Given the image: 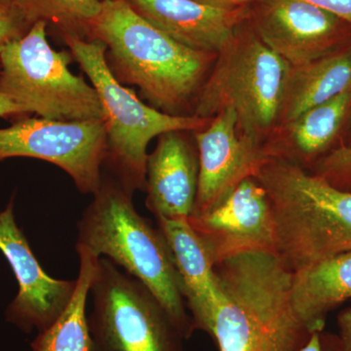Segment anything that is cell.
Instances as JSON below:
<instances>
[{"instance_id":"6da1fadb","label":"cell","mask_w":351,"mask_h":351,"mask_svg":"<svg viewBox=\"0 0 351 351\" xmlns=\"http://www.w3.org/2000/svg\"><path fill=\"white\" fill-rule=\"evenodd\" d=\"M87 40L105 44L108 68L121 84L137 87L151 107L174 117L195 115L218 56L178 43L127 0L103 1Z\"/></svg>"},{"instance_id":"7a4b0ae2","label":"cell","mask_w":351,"mask_h":351,"mask_svg":"<svg viewBox=\"0 0 351 351\" xmlns=\"http://www.w3.org/2000/svg\"><path fill=\"white\" fill-rule=\"evenodd\" d=\"M221 306L206 332L219 351H299L311 338L292 300L294 272L276 253L215 263Z\"/></svg>"},{"instance_id":"3957f363","label":"cell","mask_w":351,"mask_h":351,"mask_svg":"<svg viewBox=\"0 0 351 351\" xmlns=\"http://www.w3.org/2000/svg\"><path fill=\"white\" fill-rule=\"evenodd\" d=\"M77 223L76 245L107 258L151 291L184 339L193 332L181 281L162 232L138 213L133 195L103 172Z\"/></svg>"},{"instance_id":"277c9868","label":"cell","mask_w":351,"mask_h":351,"mask_svg":"<svg viewBox=\"0 0 351 351\" xmlns=\"http://www.w3.org/2000/svg\"><path fill=\"white\" fill-rule=\"evenodd\" d=\"M255 179L271 205L276 254L291 271L351 251V191L280 158H270Z\"/></svg>"},{"instance_id":"5b68a950","label":"cell","mask_w":351,"mask_h":351,"mask_svg":"<svg viewBox=\"0 0 351 351\" xmlns=\"http://www.w3.org/2000/svg\"><path fill=\"white\" fill-rule=\"evenodd\" d=\"M62 38L96 89L103 107L107 134L103 171L132 195L145 191L147 147L152 141L170 131L202 130L212 119L174 117L157 110L113 76L106 60L105 44L75 36Z\"/></svg>"},{"instance_id":"8992f818","label":"cell","mask_w":351,"mask_h":351,"mask_svg":"<svg viewBox=\"0 0 351 351\" xmlns=\"http://www.w3.org/2000/svg\"><path fill=\"white\" fill-rule=\"evenodd\" d=\"M289 68L247 21L218 53L196 101L195 115L213 119L232 110L240 133L265 147L279 124Z\"/></svg>"},{"instance_id":"52a82bcc","label":"cell","mask_w":351,"mask_h":351,"mask_svg":"<svg viewBox=\"0 0 351 351\" xmlns=\"http://www.w3.org/2000/svg\"><path fill=\"white\" fill-rule=\"evenodd\" d=\"M38 22L0 54V93L27 114L60 121L104 120L96 89L69 69L75 58L50 45Z\"/></svg>"},{"instance_id":"ba28073f","label":"cell","mask_w":351,"mask_h":351,"mask_svg":"<svg viewBox=\"0 0 351 351\" xmlns=\"http://www.w3.org/2000/svg\"><path fill=\"white\" fill-rule=\"evenodd\" d=\"M87 316L95 351H184L182 332L144 284L99 258Z\"/></svg>"},{"instance_id":"9c48e42d","label":"cell","mask_w":351,"mask_h":351,"mask_svg":"<svg viewBox=\"0 0 351 351\" xmlns=\"http://www.w3.org/2000/svg\"><path fill=\"white\" fill-rule=\"evenodd\" d=\"M107 154L104 120L60 121L24 117L0 129V162L29 157L56 165L85 195L98 191Z\"/></svg>"},{"instance_id":"30bf717a","label":"cell","mask_w":351,"mask_h":351,"mask_svg":"<svg viewBox=\"0 0 351 351\" xmlns=\"http://www.w3.org/2000/svg\"><path fill=\"white\" fill-rule=\"evenodd\" d=\"M248 7L252 29L290 66L329 56L351 44V25L313 4L262 0Z\"/></svg>"},{"instance_id":"8fae6325","label":"cell","mask_w":351,"mask_h":351,"mask_svg":"<svg viewBox=\"0 0 351 351\" xmlns=\"http://www.w3.org/2000/svg\"><path fill=\"white\" fill-rule=\"evenodd\" d=\"M215 263L251 252L276 253L274 213L267 191L245 180L206 213L188 219Z\"/></svg>"},{"instance_id":"7c38bea8","label":"cell","mask_w":351,"mask_h":351,"mask_svg":"<svg viewBox=\"0 0 351 351\" xmlns=\"http://www.w3.org/2000/svg\"><path fill=\"white\" fill-rule=\"evenodd\" d=\"M193 137L199 179L191 217L206 213L245 180L257 177L269 159L263 145L240 133L237 115L230 110L217 114L206 128L193 132Z\"/></svg>"},{"instance_id":"4fadbf2b","label":"cell","mask_w":351,"mask_h":351,"mask_svg":"<svg viewBox=\"0 0 351 351\" xmlns=\"http://www.w3.org/2000/svg\"><path fill=\"white\" fill-rule=\"evenodd\" d=\"M0 251L19 284L17 297L7 308V321L25 332L44 331L69 306L76 280H59L44 271L16 223L12 200L0 213Z\"/></svg>"},{"instance_id":"5bb4252c","label":"cell","mask_w":351,"mask_h":351,"mask_svg":"<svg viewBox=\"0 0 351 351\" xmlns=\"http://www.w3.org/2000/svg\"><path fill=\"white\" fill-rule=\"evenodd\" d=\"M198 179L193 132L164 133L147 156L145 205L156 219H189L195 210Z\"/></svg>"},{"instance_id":"9a60e30c","label":"cell","mask_w":351,"mask_h":351,"mask_svg":"<svg viewBox=\"0 0 351 351\" xmlns=\"http://www.w3.org/2000/svg\"><path fill=\"white\" fill-rule=\"evenodd\" d=\"M154 27L193 50L219 53L249 20L248 5L226 8L196 0H127Z\"/></svg>"},{"instance_id":"2e32d148","label":"cell","mask_w":351,"mask_h":351,"mask_svg":"<svg viewBox=\"0 0 351 351\" xmlns=\"http://www.w3.org/2000/svg\"><path fill=\"white\" fill-rule=\"evenodd\" d=\"M181 281L193 330L206 332L221 306L213 261L188 219H157Z\"/></svg>"},{"instance_id":"e0dca14e","label":"cell","mask_w":351,"mask_h":351,"mask_svg":"<svg viewBox=\"0 0 351 351\" xmlns=\"http://www.w3.org/2000/svg\"><path fill=\"white\" fill-rule=\"evenodd\" d=\"M350 108L351 89L281 124L265 142L267 156L306 168L328 152L350 114Z\"/></svg>"},{"instance_id":"ac0fdd59","label":"cell","mask_w":351,"mask_h":351,"mask_svg":"<svg viewBox=\"0 0 351 351\" xmlns=\"http://www.w3.org/2000/svg\"><path fill=\"white\" fill-rule=\"evenodd\" d=\"M351 299V251L295 272L292 300L309 332H323L328 314Z\"/></svg>"},{"instance_id":"d6986e66","label":"cell","mask_w":351,"mask_h":351,"mask_svg":"<svg viewBox=\"0 0 351 351\" xmlns=\"http://www.w3.org/2000/svg\"><path fill=\"white\" fill-rule=\"evenodd\" d=\"M350 89L351 44L329 56L290 66L284 85L278 126Z\"/></svg>"},{"instance_id":"ffe728a7","label":"cell","mask_w":351,"mask_h":351,"mask_svg":"<svg viewBox=\"0 0 351 351\" xmlns=\"http://www.w3.org/2000/svg\"><path fill=\"white\" fill-rule=\"evenodd\" d=\"M76 252L80 256V274L73 299L49 328L38 332L31 345L32 351H95L86 302L100 258L80 245H76Z\"/></svg>"},{"instance_id":"44dd1931","label":"cell","mask_w":351,"mask_h":351,"mask_svg":"<svg viewBox=\"0 0 351 351\" xmlns=\"http://www.w3.org/2000/svg\"><path fill=\"white\" fill-rule=\"evenodd\" d=\"M29 25H54L61 36L88 39L103 0H11Z\"/></svg>"},{"instance_id":"7402d4cb","label":"cell","mask_w":351,"mask_h":351,"mask_svg":"<svg viewBox=\"0 0 351 351\" xmlns=\"http://www.w3.org/2000/svg\"><path fill=\"white\" fill-rule=\"evenodd\" d=\"M308 171L335 188L351 191V144L339 145L327 152Z\"/></svg>"},{"instance_id":"603a6c76","label":"cell","mask_w":351,"mask_h":351,"mask_svg":"<svg viewBox=\"0 0 351 351\" xmlns=\"http://www.w3.org/2000/svg\"><path fill=\"white\" fill-rule=\"evenodd\" d=\"M31 25L13 3L0 5V54L9 43L25 36Z\"/></svg>"},{"instance_id":"cb8c5ba5","label":"cell","mask_w":351,"mask_h":351,"mask_svg":"<svg viewBox=\"0 0 351 351\" xmlns=\"http://www.w3.org/2000/svg\"><path fill=\"white\" fill-rule=\"evenodd\" d=\"M338 326V350L351 351V307L339 314Z\"/></svg>"},{"instance_id":"d4e9b609","label":"cell","mask_w":351,"mask_h":351,"mask_svg":"<svg viewBox=\"0 0 351 351\" xmlns=\"http://www.w3.org/2000/svg\"><path fill=\"white\" fill-rule=\"evenodd\" d=\"M335 336L323 332H313L306 345L299 351H331Z\"/></svg>"},{"instance_id":"484cf974","label":"cell","mask_w":351,"mask_h":351,"mask_svg":"<svg viewBox=\"0 0 351 351\" xmlns=\"http://www.w3.org/2000/svg\"><path fill=\"white\" fill-rule=\"evenodd\" d=\"M27 113L17 104L6 97L5 95L0 93V117L8 119V117H17L18 119L27 117Z\"/></svg>"},{"instance_id":"4316f807","label":"cell","mask_w":351,"mask_h":351,"mask_svg":"<svg viewBox=\"0 0 351 351\" xmlns=\"http://www.w3.org/2000/svg\"><path fill=\"white\" fill-rule=\"evenodd\" d=\"M331 351H339L338 350V338L335 336L334 343H332Z\"/></svg>"},{"instance_id":"83f0119b","label":"cell","mask_w":351,"mask_h":351,"mask_svg":"<svg viewBox=\"0 0 351 351\" xmlns=\"http://www.w3.org/2000/svg\"><path fill=\"white\" fill-rule=\"evenodd\" d=\"M11 0H0V5H8V4H11Z\"/></svg>"},{"instance_id":"f1b7e54d","label":"cell","mask_w":351,"mask_h":351,"mask_svg":"<svg viewBox=\"0 0 351 351\" xmlns=\"http://www.w3.org/2000/svg\"><path fill=\"white\" fill-rule=\"evenodd\" d=\"M348 117H350V127H351V108H350V114H348ZM350 144H351V143H350Z\"/></svg>"},{"instance_id":"f546056e","label":"cell","mask_w":351,"mask_h":351,"mask_svg":"<svg viewBox=\"0 0 351 351\" xmlns=\"http://www.w3.org/2000/svg\"><path fill=\"white\" fill-rule=\"evenodd\" d=\"M103 1H108V0H103Z\"/></svg>"}]
</instances>
